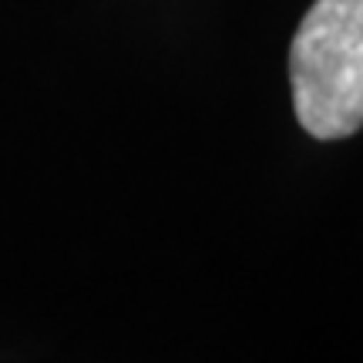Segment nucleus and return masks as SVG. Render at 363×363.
I'll use <instances>...</instances> for the list:
<instances>
[{
    "mask_svg": "<svg viewBox=\"0 0 363 363\" xmlns=\"http://www.w3.org/2000/svg\"><path fill=\"white\" fill-rule=\"evenodd\" d=\"M293 108L320 142L363 128V0H313L289 44Z\"/></svg>",
    "mask_w": 363,
    "mask_h": 363,
    "instance_id": "f257e3e1",
    "label": "nucleus"
}]
</instances>
